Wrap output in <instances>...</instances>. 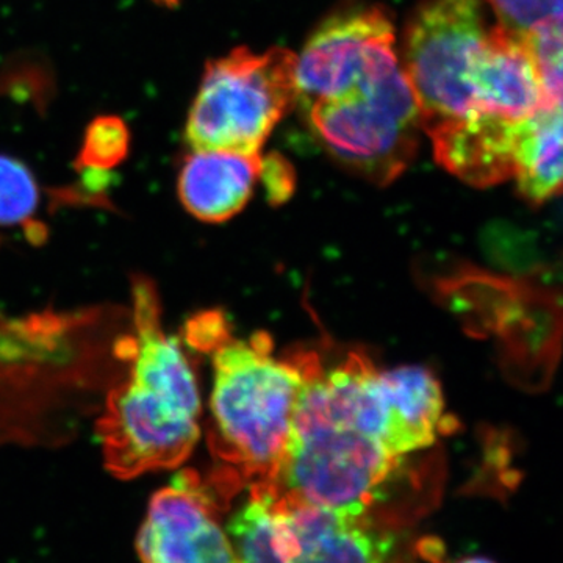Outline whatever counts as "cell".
<instances>
[{"instance_id": "obj_1", "label": "cell", "mask_w": 563, "mask_h": 563, "mask_svg": "<svg viewBox=\"0 0 563 563\" xmlns=\"http://www.w3.org/2000/svg\"><path fill=\"white\" fill-rule=\"evenodd\" d=\"M132 352L131 309L121 306L0 312V444L74 439Z\"/></svg>"}, {"instance_id": "obj_2", "label": "cell", "mask_w": 563, "mask_h": 563, "mask_svg": "<svg viewBox=\"0 0 563 563\" xmlns=\"http://www.w3.org/2000/svg\"><path fill=\"white\" fill-rule=\"evenodd\" d=\"M131 295V362L96 420L106 468L120 479L176 468L201 439L198 377L179 340L163 328L154 280L135 274Z\"/></svg>"}, {"instance_id": "obj_3", "label": "cell", "mask_w": 563, "mask_h": 563, "mask_svg": "<svg viewBox=\"0 0 563 563\" xmlns=\"http://www.w3.org/2000/svg\"><path fill=\"white\" fill-rule=\"evenodd\" d=\"M192 350L210 355L213 387L207 442L243 487L272 484L290 437L302 374L290 354L274 355L272 336H233L224 313L207 310L185 324Z\"/></svg>"}, {"instance_id": "obj_4", "label": "cell", "mask_w": 563, "mask_h": 563, "mask_svg": "<svg viewBox=\"0 0 563 563\" xmlns=\"http://www.w3.org/2000/svg\"><path fill=\"white\" fill-rule=\"evenodd\" d=\"M402 457L358 428L313 384L302 383L274 495L344 512H372Z\"/></svg>"}, {"instance_id": "obj_5", "label": "cell", "mask_w": 563, "mask_h": 563, "mask_svg": "<svg viewBox=\"0 0 563 563\" xmlns=\"http://www.w3.org/2000/svg\"><path fill=\"white\" fill-rule=\"evenodd\" d=\"M298 99V57L291 51L233 49L203 70L188 113V144L192 151L261 154Z\"/></svg>"}, {"instance_id": "obj_6", "label": "cell", "mask_w": 563, "mask_h": 563, "mask_svg": "<svg viewBox=\"0 0 563 563\" xmlns=\"http://www.w3.org/2000/svg\"><path fill=\"white\" fill-rule=\"evenodd\" d=\"M303 109L332 161L379 187L398 179L420 146V109L401 66Z\"/></svg>"}, {"instance_id": "obj_7", "label": "cell", "mask_w": 563, "mask_h": 563, "mask_svg": "<svg viewBox=\"0 0 563 563\" xmlns=\"http://www.w3.org/2000/svg\"><path fill=\"white\" fill-rule=\"evenodd\" d=\"M481 0H422L402 32L401 68L422 131L476 110L473 69L487 38Z\"/></svg>"}, {"instance_id": "obj_8", "label": "cell", "mask_w": 563, "mask_h": 563, "mask_svg": "<svg viewBox=\"0 0 563 563\" xmlns=\"http://www.w3.org/2000/svg\"><path fill=\"white\" fill-rule=\"evenodd\" d=\"M391 14L379 3L346 0L313 29L298 57V102L339 98L399 66Z\"/></svg>"}, {"instance_id": "obj_9", "label": "cell", "mask_w": 563, "mask_h": 563, "mask_svg": "<svg viewBox=\"0 0 563 563\" xmlns=\"http://www.w3.org/2000/svg\"><path fill=\"white\" fill-rule=\"evenodd\" d=\"M236 492L217 472L177 474L152 496L136 540L141 563H239L220 521Z\"/></svg>"}, {"instance_id": "obj_10", "label": "cell", "mask_w": 563, "mask_h": 563, "mask_svg": "<svg viewBox=\"0 0 563 563\" xmlns=\"http://www.w3.org/2000/svg\"><path fill=\"white\" fill-rule=\"evenodd\" d=\"M498 336L506 376L525 390H544L563 350L562 285L526 276L520 310Z\"/></svg>"}, {"instance_id": "obj_11", "label": "cell", "mask_w": 563, "mask_h": 563, "mask_svg": "<svg viewBox=\"0 0 563 563\" xmlns=\"http://www.w3.org/2000/svg\"><path fill=\"white\" fill-rule=\"evenodd\" d=\"M276 496L295 533L292 563H391L395 539L372 512H344Z\"/></svg>"}, {"instance_id": "obj_12", "label": "cell", "mask_w": 563, "mask_h": 563, "mask_svg": "<svg viewBox=\"0 0 563 563\" xmlns=\"http://www.w3.org/2000/svg\"><path fill=\"white\" fill-rule=\"evenodd\" d=\"M520 122L474 110L426 131L433 155L448 173L485 188L514 176L515 132Z\"/></svg>"}, {"instance_id": "obj_13", "label": "cell", "mask_w": 563, "mask_h": 563, "mask_svg": "<svg viewBox=\"0 0 563 563\" xmlns=\"http://www.w3.org/2000/svg\"><path fill=\"white\" fill-rule=\"evenodd\" d=\"M476 110L512 122L525 121L543 106L542 85L528 43L490 29L473 69Z\"/></svg>"}, {"instance_id": "obj_14", "label": "cell", "mask_w": 563, "mask_h": 563, "mask_svg": "<svg viewBox=\"0 0 563 563\" xmlns=\"http://www.w3.org/2000/svg\"><path fill=\"white\" fill-rule=\"evenodd\" d=\"M262 154L192 151L181 165L177 195L199 221L224 222L250 202L261 174Z\"/></svg>"}, {"instance_id": "obj_15", "label": "cell", "mask_w": 563, "mask_h": 563, "mask_svg": "<svg viewBox=\"0 0 563 563\" xmlns=\"http://www.w3.org/2000/svg\"><path fill=\"white\" fill-rule=\"evenodd\" d=\"M391 415L393 453L404 455L428 450L440 433L453 432V418L444 413L439 380L422 366H399L383 372Z\"/></svg>"}, {"instance_id": "obj_16", "label": "cell", "mask_w": 563, "mask_h": 563, "mask_svg": "<svg viewBox=\"0 0 563 563\" xmlns=\"http://www.w3.org/2000/svg\"><path fill=\"white\" fill-rule=\"evenodd\" d=\"M514 177L532 206L563 195V111L540 107L517 125Z\"/></svg>"}, {"instance_id": "obj_17", "label": "cell", "mask_w": 563, "mask_h": 563, "mask_svg": "<svg viewBox=\"0 0 563 563\" xmlns=\"http://www.w3.org/2000/svg\"><path fill=\"white\" fill-rule=\"evenodd\" d=\"M525 285V277L496 276L477 268H462L443 280L442 292L473 335H499L517 317L523 301Z\"/></svg>"}, {"instance_id": "obj_18", "label": "cell", "mask_w": 563, "mask_h": 563, "mask_svg": "<svg viewBox=\"0 0 563 563\" xmlns=\"http://www.w3.org/2000/svg\"><path fill=\"white\" fill-rule=\"evenodd\" d=\"M40 187L31 169L9 155H0V228L22 229L35 243L46 236L44 224L35 221Z\"/></svg>"}, {"instance_id": "obj_19", "label": "cell", "mask_w": 563, "mask_h": 563, "mask_svg": "<svg viewBox=\"0 0 563 563\" xmlns=\"http://www.w3.org/2000/svg\"><path fill=\"white\" fill-rule=\"evenodd\" d=\"M499 27L525 41L563 36V0H487Z\"/></svg>"}, {"instance_id": "obj_20", "label": "cell", "mask_w": 563, "mask_h": 563, "mask_svg": "<svg viewBox=\"0 0 563 563\" xmlns=\"http://www.w3.org/2000/svg\"><path fill=\"white\" fill-rule=\"evenodd\" d=\"M131 144L128 125L117 117H99L88 125L77 157L80 172L109 173L125 161Z\"/></svg>"}, {"instance_id": "obj_21", "label": "cell", "mask_w": 563, "mask_h": 563, "mask_svg": "<svg viewBox=\"0 0 563 563\" xmlns=\"http://www.w3.org/2000/svg\"><path fill=\"white\" fill-rule=\"evenodd\" d=\"M258 180L265 188L266 201L274 206L287 202L296 188L295 169L280 154L262 155Z\"/></svg>"}, {"instance_id": "obj_22", "label": "cell", "mask_w": 563, "mask_h": 563, "mask_svg": "<svg viewBox=\"0 0 563 563\" xmlns=\"http://www.w3.org/2000/svg\"><path fill=\"white\" fill-rule=\"evenodd\" d=\"M455 563H495V562L488 561V559H485V558H466V559H462V561H459Z\"/></svg>"}]
</instances>
